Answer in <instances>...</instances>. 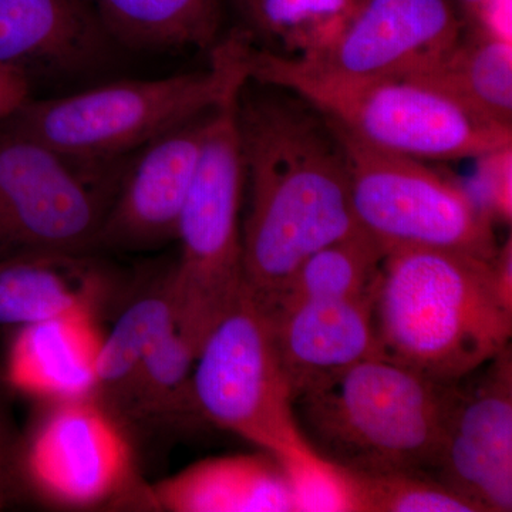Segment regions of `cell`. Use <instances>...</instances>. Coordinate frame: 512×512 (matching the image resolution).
Segmentation results:
<instances>
[{
	"label": "cell",
	"instance_id": "obj_1",
	"mask_svg": "<svg viewBox=\"0 0 512 512\" xmlns=\"http://www.w3.org/2000/svg\"><path fill=\"white\" fill-rule=\"evenodd\" d=\"M272 89L254 92L247 82L237 100L249 190L242 272L245 289L265 308L313 252L360 229L338 131L308 101Z\"/></svg>",
	"mask_w": 512,
	"mask_h": 512
},
{
	"label": "cell",
	"instance_id": "obj_2",
	"mask_svg": "<svg viewBox=\"0 0 512 512\" xmlns=\"http://www.w3.org/2000/svg\"><path fill=\"white\" fill-rule=\"evenodd\" d=\"M373 322L382 356L456 383L510 346L512 305L501 295L493 259L404 248L384 256Z\"/></svg>",
	"mask_w": 512,
	"mask_h": 512
},
{
	"label": "cell",
	"instance_id": "obj_3",
	"mask_svg": "<svg viewBox=\"0 0 512 512\" xmlns=\"http://www.w3.org/2000/svg\"><path fill=\"white\" fill-rule=\"evenodd\" d=\"M458 384L384 356L305 387L293 417L309 446L353 474L436 470Z\"/></svg>",
	"mask_w": 512,
	"mask_h": 512
},
{
	"label": "cell",
	"instance_id": "obj_4",
	"mask_svg": "<svg viewBox=\"0 0 512 512\" xmlns=\"http://www.w3.org/2000/svg\"><path fill=\"white\" fill-rule=\"evenodd\" d=\"M249 82L308 101L369 146L417 158H483L511 147V127L471 109L423 76L349 77L245 43Z\"/></svg>",
	"mask_w": 512,
	"mask_h": 512
},
{
	"label": "cell",
	"instance_id": "obj_5",
	"mask_svg": "<svg viewBox=\"0 0 512 512\" xmlns=\"http://www.w3.org/2000/svg\"><path fill=\"white\" fill-rule=\"evenodd\" d=\"M237 30L212 52L204 72L117 80L55 99H29L5 121L57 153L101 164L126 160L185 121L215 109L248 82Z\"/></svg>",
	"mask_w": 512,
	"mask_h": 512
},
{
	"label": "cell",
	"instance_id": "obj_6",
	"mask_svg": "<svg viewBox=\"0 0 512 512\" xmlns=\"http://www.w3.org/2000/svg\"><path fill=\"white\" fill-rule=\"evenodd\" d=\"M238 94L212 111L197 174L178 220L175 239L180 241V261L167 279L177 330L198 350L244 289L245 174L237 128Z\"/></svg>",
	"mask_w": 512,
	"mask_h": 512
},
{
	"label": "cell",
	"instance_id": "obj_7",
	"mask_svg": "<svg viewBox=\"0 0 512 512\" xmlns=\"http://www.w3.org/2000/svg\"><path fill=\"white\" fill-rule=\"evenodd\" d=\"M130 158L74 160L0 121V262L92 251Z\"/></svg>",
	"mask_w": 512,
	"mask_h": 512
},
{
	"label": "cell",
	"instance_id": "obj_8",
	"mask_svg": "<svg viewBox=\"0 0 512 512\" xmlns=\"http://www.w3.org/2000/svg\"><path fill=\"white\" fill-rule=\"evenodd\" d=\"M332 124L348 157L357 225L386 254L436 248L495 258L494 220L466 188L417 158L379 150Z\"/></svg>",
	"mask_w": 512,
	"mask_h": 512
},
{
	"label": "cell",
	"instance_id": "obj_9",
	"mask_svg": "<svg viewBox=\"0 0 512 512\" xmlns=\"http://www.w3.org/2000/svg\"><path fill=\"white\" fill-rule=\"evenodd\" d=\"M191 396L197 416L271 456L303 439L276 355L271 316L245 286L198 350Z\"/></svg>",
	"mask_w": 512,
	"mask_h": 512
},
{
	"label": "cell",
	"instance_id": "obj_10",
	"mask_svg": "<svg viewBox=\"0 0 512 512\" xmlns=\"http://www.w3.org/2000/svg\"><path fill=\"white\" fill-rule=\"evenodd\" d=\"M28 440L23 481L57 504L93 507L119 493L131 474V451L119 421L94 397L55 402Z\"/></svg>",
	"mask_w": 512,
	"mask_h": 512
},
{
	"label": "cell",
	"instance_id": "obj_11",
	"mask_svg": "<svg viewBox=\"0 0 512 512\" xmlns=\"http://www.w3.org/2000/svg\"><path fill=\"white\" fill-rule=\"evenodd\" d=\"M463 30L451 0H357L335 42L301 60L349 77L423 76L457 45Z\"/></svg>",
	"mask_w": 512,
	"mask_h": 512
},
{
	"label": "cell",
	"instance_id": "obj_12",
	"mask_svg": "<svg viewBox=\"0 0 512 512\" xmlns=\"http://www.w3.org/2000/svg\"><path fill=\"white\" fill-rule=\"evenodd\" d=\"M458 393L448 419L437 480L478 512L512 510V356L508 346Z\"/></svg>",
	"mask_w": 512,
	"mask_h": 512
},
{
	"label": "cell",
	"instance_id": "obj_13",
	"mask_svg": "<svg viewBox=\"0 0 512 512\" xmlns=\"http://www.w3.org/2000/svg\"><path fill=\"white\" fill-rule=\"evenodd\" d=\"M215 109L167 131L131 156L94 249L138 251L175 239Z\"/></svg>",
	"mask_w": 512,
	"mask_h": 512
},
{
	"label": "cell",
	"instance_id": "obj_14",
	"mask_svg": "<svg viewBox=\"0 0 512 512\" xmlns=\"http://www.w3.org/2000/svg\"><path fill=\"white\" fill-rule=\"evenodd\" d=\"M373 295L302 302L268 312L292 399L325 377L382 356L373 322Z\"/></svg>",
	"mask_w": 512,
	"mask_h": 512
},
{
	"label": "cell",
	"instance_id": "obj_15",
	"mask_svg": "<svg viewBox=\"0 0 512 512\" xmlns=\"http://www.w3.org/2000/svg\"><path fill=\"white\" fill-rule=\"evenodd\" d=\"M113 46L86 0H0V64L29 80L93 72Z\"/></svg>",
	"mask_w": 512,
	"mask_h": 512
},
{
	"label": "cell",
	"instance_id": "obj_16",
	"mask_svg": "<svg viewBox=\"0 0 512 512\" xmlns=\"http://www.w3.org/2000/svg\"><path fill=\"white\" fill-rule=\"evenodd\" d=\"M101 340L94 311L18 328L6 356V382L53 402L94 397Z\"/></svg>",
	"mask_w": 512,
	"mask_h": 512
},
{
	"label": "cell",
	"instance_id": "obj_17",
	"mask_svg": "<svg viewBox=\"0 0 512 512\" xmlns=\"http://www.w3.org/2000/svg\"><path fill=\"white\" fill-rule=\"evenodd\" d=\"M151 497L174 512H295L288 478L266 451L198 461L157 484Z\"/></svg>",
	"mask_w": 512,
	"mask_h": 512
},
{
	"label": "cell",
	"instance_id": "obj_18",
	"mask_svg": "<svg viewBox=\"0 0 512 512\" xmlns=\"http://www.w3.org/2000/svg\"><path fill=\"white\" fill-rule=\"evenodd\" d=\"M84 255L23 256L0 262V326L23 328L93 311L97 278Z\"/></svg>",
	"mask_w": 512,
	"mask_h": 512
},
{
	"label": "cell",
	"instance_id": "obj_19",
	"mask_svg": "<svg viewBox=\"0 0 512 512\" xmlns=\"http://www.w3.org/2000/svg\"><path fill=\"white\" fill-rule=\"evenodd\" d=\"M114 45L147 50L214 49L221 0H86Z\"/></svg>",
	"mask_w": 512,
	"mask_h": 512
},
{
	"label": "cell",
	"instance_id": "obj_20",
	"mask_svg": "<svg viewBox=\"0 0 512 512\" xmlns=\"http://www.w3.org/2000/svg\"><path fill=\"white\" fill-rule=\"evenodd\" d=\"M423 77L495 123L511 127V40L464 26L457 45Z\"/></svg>",
	"mask_w": 512,
	"mask_h": 512
},
{
	"label": "cell",
	"instance_id": "obj_21",
	"mask_svg": "<svg viewBox=\"0 0 512 512\" xmlns=\"http://www.w3.org/2000/svg\"><path fill=\"white\" fill-rule=\"evenodd\" d=\"M384 256L382 245L359 229L313 252L265 309L274 312L296 303L359 298L375 293Z\"/></svg>",
	"mask_w": 512,
	"mask_h": 512
},
{
	"label": "cell",
	"instance_id": "obj_22",
	"mask_svg": "<svg viewBox=\"0 0 512 512\" xmlns=\"http://www.w3.org/2000/svg\"><path fill=\"white\" fill-rule=\"evenodd\" d=\"M198 349L177 329L165 335L107 407L114 419L167 420L195 413L191 376Z\"/></svg>",
	"mask_w": 512,
	"mask_h": 512
},
{
	"label": "cell",
	"instance_id": "obj_23",
	"mask_svg": "<svg viewBox=\"0 0 512 512\" xmlns=\"http://www.w3.org/2000/svg\"><path fill=\"white\" fill-rule=\"evenodd\" d=\"M251 35L264 37L276 55L312 59L335 42L357 0H235Z\"/></svg>",
	"mask_w": 512,
	"mask_h": 512
},
{
	"label": "cell",
	"instance_id": "obj_24",
	"mask_svg": "<svg viewBox=\"0 0 512 512\" xmlns=\"http://www.w3.org/2000/svg\"><path fill=\"white\" fill-rule=\"evenodd\" d=\"M175 329L173 299L165 281L160 291L147 293L131 303L103 336L94 399L107 409L151 349Z\"/></svg>",
	"mask_w": 512,
	"mask_h": 512
},
{
	"label": "cell",
	"instance_id": "obj_25",
	"mask_svg": "<svg viewBox=\"0 0 512 512\" xmlns=\"http://www.w3.org/2000/svg\"><path fill=\"white\" fill-rule=\"evenodd\" d=\"M291 485L295 512H359L356 476L302 439L274 456Z\"/></svg>",
	"mask_w": 512,
	"mask_h": 512
},
{
	"label": "cell",
	"instance_id": "obj_26",
	"mask_svg": "<svg viewBox=\"0 0 512 512\" xmlns=\"http://www.w3.org/2000/svg\"><path fill=\"white\" fill-rule=\"evenodd\" d=\"M355 476L359 512H478L476 505L427 474Z\"/></svg>",
	"mask_w": 512,
	"mask_h": 512
},
{
	"label": "cell",
	"instance_id": "obj_27",
	"mask_svg": "<svg viewBox=\"0 0 512 512\" xmlns=\"http://www.w3.org/2000/svg\"><path fill=\"white\" fill-rule=\"evenodd\" d=\"M20 456L22 439L0 396V510L18 503L26 493Z\"/></svg>",
	"mask_w": 512,
	"mask_h": 512
},
{
	"label": "cell",
	"instance_id": "obj_28",
	"mask_svg": "<svg viewBox=\"0 0 512 512\" xmlns=\"http://www.w3.org/2000/svg\"><path fill=\"white\" fill-rule=\"evenodd\" d=\"M30 80L19 70L0 64V121L30 99Z\"/></svg>",
	"mask_w": 512,
	"mask_h": 512
},
{
	"label": "cell",
	"instance_id": "obj_29",
	"mask_svg": "<svg viewBox=\"0 0 512 512\" xmlns=\"http://www.w3.org/2000/svg\"><path fill=\"white\" fill-rule=\"evenodd\" d=\"M451 2L456 6L457 12L460 13L461 19H463L464 22V20L473 15L474 10H476L484 0H451Z\"/></svg>",
	"mask_w": 512,
	"mask_h": 512
}]
</instances>
